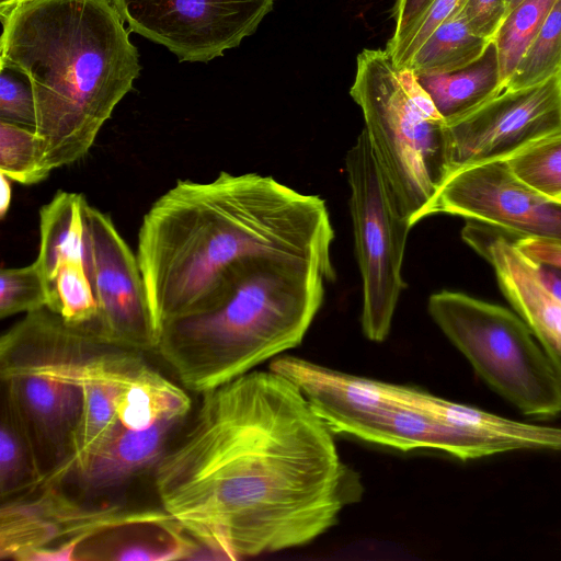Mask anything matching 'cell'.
<instances>
[{
	"mask_svg": "<svg viewBox=\"0 0 561 561\" xmlns=\"http://www.w3.org/2000/svg\"><path fill=\"white\" fill-rule=\"evenodd\" d=\"M199 396L152 473L161 508L213 558L305 546L362 499L333 432L286 377L253 369Z\"/></svg>",
	"mask_w": 561,
	"mask_h": 561,
	"instance_id": "cell-1",
	"label": "cell"
},
{
	"mask_svg": "<svg viewBox=\"0 0 561 561\" xmlns=\"http://www.w3.org/2000/svg\"><path fill=\"white\" fill-rule=\"evenodd\" d=\"M334 229L324 199L270 175L220 172L179 180L145 214L137 260L157 333L206 309L255 259L298 260L335 278Z\"/></svg>",
	"mask_w": 561,
	"mask_h": 561,
	"instance_id": "cell-2",
	"label": "cell"
},
{
	"mask_svg": "<svg viewBox=\"0 0 561 561\" xmlns=\"http://www.w3.org/2000/svg\"><path fill=\"white\" fill-rule=\"evenodd\" d=\"M0 14V62L30 77L49 174L87 156L133 89L139 55L112 0H21Z\"/></svg>",
	"mask_w": 561,
	"mask_h": 561,
	"instance_id": "cell-3",
	"label": "cell"
},
{
	"mask_svg": "<svg viewBox=\"0 0 561 561\" xmlns=\"http://www.w3.org/2000/svg\"><path fill=\"white\" fill-rule=\"evenodd\" d=\"M325 282L309 262L249 261L206 309L165 323L154 352L183 388L201 394L297 347L323 304Z\"/></svg>",
	"mask_w": 561,
	"mask_h": 561,
	"instance_id": "cell-4",
	"label": "cell"
},
{
	"mask_svg": "<svg viewBox=\"0 0 561 561\" xmlns=\"http://www.w3.org/2000/svg\"><path fill=\"white\" fill-rule=\"evenodd\" d=\"M99 336L44 308L0 339V380L36 453L44 483H61L83 407L82 376Z\"/></svg>",
	"mask_w": 561,
	"mask_h": 561,
	"instance_id": "cell-5",
	"label": "cell"
},
{
	"mask_svg": "<svg viewBox=\"0 0 561 561\" xmlns=\"http://www.w3.org/2000/svg\"><path fill=\"white\" fill-rule=\"evenodd\" d=\"M351 96L377 164L410 226L445 179L444 119L416 76L387 50L364 49Z\"/></svg>",
	"mask_w": 561,
	"mask_h": 561,
	"instance_id": "cell-6",
	"label": "cell"
},
{
	"mask_svg": "<svg viewBox=\"0 0 561 561\" xmlns=\"http://www.w3.org/2000/svg\"><path fill=\"white\" fill-rule=\"evenodd\" d=\"M427 311L476 374L523 414H561V374L515 311L467 294L440 290Z\"/></svg>",
	"mask_w": 561,
	"mask_h": 561,
	"instance_id": "cell-7",
	"label": "cell"
},
{
	"mask_svg": "<svg viewBox=\"0 0 561 561\" xmlns=\"http://www.w3.org/2000/svg\"><path fill=\"white\" fill-rule=\"evenodd\" d=\"M355 255L362 279L360 325L371 342L390 333L407 288L402 276L410 222L387 184L365 130L345 156Z\"/></svg>",
	"mask_w": 561,
	"mask_h": 561,
	"instance_id": "cell-8",
	"label": "cell"
},
{
	"mask_svg": "<svg viewBox=\"0 0 561 561\" xmlns=\"http://www.w3.org/2000/svg\"><path fill=\"white\" fill-rule=\"evenodd\" d=\"M174 520L161 508L88 504L44 483L34 492L1 501L0 557L28 561L37 551L66 548L77 553L89 539L130 526L169 527Z\"/></svg>",
	"mask_w": 561,
	"mask_h": 561,
	"instance_id": "cell-9",
	"label": "cell"
},
{
	"mask_svg": "<svg viewBox=\"0 0 561 561\" xmlns=\"http://www.w3.org/2000/svg\"><path fill=\"white\" fill-rule=\"evenodd\" d=\"M558 133L561 73L528 88L504 89L476 110L444 122V181L463 168L507 160Z\"/></svg>",
	"mask_w": 561,
	"mask_h": 561,
	"instance_id": "cell-10",
	"label": "cell"
},
{
	"mask_svg": "<svg viewBox=\"0 0 561 561\" xmlns=\"http://www.w3.org/2000/svg\"><path fill=\"white\" fill-rule=\"evenodd\" d=\"M435 214L480 222L514 239L561 244V201L522 182L505 160L450 174L417 213L413 225Z\"/></svg>",
	"mask_w": 561,
	"mask_h": 561,
	"instance_id": "cell-11",
	"label": "cell"
},
{
	"mask_svg": "<svg viewBox=\"0 0 561 561\" xmlns=\"http://www.w3.org/2000/svg\"><path fill=\"white\" fill-rule=\"evenodd\" d=\"M130 30L184 61H208L253 34L273 0H112Z\"/></svg>",
	"mask_w": 561,
	"mask_h": 561,
	"instance_id": "cell-12",
	"label": "cell"
},
{
	"mask_svg": "<svg viewBox=\"0 0 561 561\" xmlns=\"http://www.w3.org/2000/svg\"><path fill=\"white\" fill-rule=\"evenodd\" d=\"M84 221V264L98 302L93 332L116 345L154 352L157 333L137 255L112 218L89 203Z\"/></svg>",
	"mask_w": 561,
	"mask_h": 561,
	"instance_id": "cell-13",
	"label": "cell"
},
{
	"mask_svg": "<svg viewBox=\"0 0 561 561\" xmlns=\"http://www.w3.org/2000/svg\"><path fill=\"white\" fill-rule=\"evenodd\" d=\"M270 369L291 381L333 433L369 442L396 402L387 382L334 370L293 355L278 356Z\"/></svg>",
	"mask_w": 561,
	"mask_h": 561,
	"instance_id": "cell-14",
	"label": "cell"
},
{
	"mask_svg": "<svg viewBox=\"0 0 561 561\" xmlns=\"http://www.w3.org/2000/svg\"><path fill=\"white\" fill-rule=\"evenodd\" d=\"M461 237L492 265L504 297L560 370L561 301L542 286L535 264L517 249L514 238L489 226L468 220Z\"/></svg>",
	"mask_w": 561,
	"mask_h": 561,
	"instance_id": "cell-15",
	"label": "cell"
},
{
	"mask_svg": "<svg viewBox=\"0 0 561 561\" xmlns=\"http://www.w3.org/2000/svg\"><path fill=\"white\" fill-rule=\"evenodd\" d=\"M186 419H165L145 430L122 425L71 477L87 493L98 494L121 488L148 470L153 471Z\"/></svg>",
	"mask_w": 561,
	"mask_h": 561,
	"instance_id": "cell-16",
	"label": "cell"
},
{
	"mask_svg": "<svg viewBox=\"0 0 561 561\" xmlns=\"http://www.w3.org/2000/svg\"><path fill=\"white\" fill-rule=\"evenodd\" d=\"M387 390L394 402L417 408L437 421L463 433L506 443L514 450L561 453V427L503 417L408 386L387 382Z\"/></svg>",
	"mask_w": 561,
	"mask_h": 561,
	"instance_id": "cell-17",
	"label": "cell"
},
{
	"mask_svg": "<svg viewBox=\"0 0 561 561\" xmlns=\"http://www.w3.org/2000/svg\"><path fill=\"white\" fill-rule=\"evenodd\" d=\"M369 443L402 451L436 449L462 461L514 450L506 443L463 433L417 408L397 402L376 425Z\"/></svg>",
	"mask_w": 561,
	"mask_h": 561,
	"instance_id": "cell-18",
	"label": "cell"
},
{
	"mask_svg": "<svg viewBox=\"0 0 561 561\" xmlns=\"http://www.w3.org/2000/svg\"><path fill=\"white\" fill-rule=\"evenodd\" d=\"M416 78L444 122L476 110L505 89L493 42L478 60L463 69Z\"/></svg>",
	"mask_w": 561,
	"mask_h": 561,
	"instance_id": "cell-19",
	"label": "cell"
},
{
	"mask_svg": "<svg viewBox=\"0 0 561 561\" xmlns=\"http://www.w3.org/2000/svg\"><path fill=\"white\" fill-rule=\"evenodd\" d=\"M186 391L146 362L122 388L117 416L131 430H145L165 419H186L192 412Z\"/></svg>",
	"mask_w": 561,
	"mask_h": 561,
	"instance_id": "cell-20",
	"label": "cell"
},
{
	"mask_svg": "<svg viewBox=\"0 0 561 561\" xmlns=\"http://www.w3.org/2000/svg\"><path fill=\"white\" fill-rule=\"evenodd\" d=\"M80 193L59 191L39 210V248L35 262L46 283L59 266L72 260L84 261L85 207Z\"/></svg>",
	"mask_w": 561,
	"mask_h": 561,
	"instance_id": "cell-21",
	"label": "cell"
},
{
	"mask_svg": "<svg viewBox=\"0 0 561 561\" xmlns=\"http://www.w3.org/2000/svg\"><path fill=\"white\" fill-rule=\"evenodd\" d=\"M45 482L30 436L10 400L2 394L0 425V500L30 494Z\"/></svg>",
	"mask_w": 561,
	"mask_h": 561,
	"instance_id": "cell-22",
	"label": "cell"
},
{
	"mask_svg": "<svg viewBox=\"0 0 561 561\" xmlns=\"http://www.w3.org/2000/svg\"><path fill=\"white\" fill-rule=\"evenodd\" d=\"M490 43L473 33L463 16L457 13L427 37L407 69L416 76L458 71L478 60Z\"/></svg>",
	"mask_w": 561,
	"mask_h": 561,
	"instance_id": "cell-23",
	"label": "cell"
},
{
	"mask_svg": "<svg viewBox=\"0 0 561 561\" xmlns=\"http://www.w3.org/2000/svg\"><path fill=\"white\" fill-rule=\"evenodd\" d=\"M48 309L67 323L93 329L98 317V302L83 260L62 263L47 283Z\"/></svg>",
	"mask_w": 561,
	"mask_h": 561,
	"instance_id": "cell-24",
	"label": "cell"
},
{
	"mask_svg": "<svg viewBox=\"0 0 561 561\" xmlns=\"http://www.w3.org/2000/svg\"><path fill=\"white\" fill-rule=\"evenodd\" d=\"M557 0H523L508 11L493 43L506 85Z\"/></svg>",
	"mask_w": 561,
	"mask_h": 561,
	"instance_id": "cell-25",
	"label": "cell"
},
{
	"mask_svg": "<svg viewBox=\"0 0 561 561\" xmlns=\"http://www.w3.org/2000/svg\"><path fill=\"white\" fill-rule=\"evenodd\" d=\"M561 73V0H557L541 28L510 77L505 89L539 84Z\"/></svg>",
	"mask_w": 561,
	"mask_h": 561,
	"instance_id": "cell-26",
	"label": "cell"
},
{
	"mask_svg": "<svg viewBox=\"0 0 561 561\" xmlns=\"http://www.w3.org/2000/svg\"><path fill=\"white\" fill-rule=\"evenodd\" d=\"M0 173L23 185L38 183L49 175L43 167L41 141L33 128L0 121Z\"/></svg>",
	"mask_w": 561,
	"mask_h": 561,
	"instance_id": "cell-27",
	"label": "cell"
},
{
	"mask_svg": "<svg viewBox=\"0 0 561 561\" xmlns=\"http://www.w3.org/2000/svg\"><path fill=\"white\" fill-rule=\"evenodd\" d=\"M505 161L522 182L561 201V133L534 144Z\"/></svg>",
	"mask_w": 561,
	"mask_h": 561,
	"instance_id": "cell-28",
	"label": "cell"
},
{
	"mask_svg": "<svg viewBox=\"0 0 561 561\" xmlns=\"http://www.w3.org/2000/svg\"><path fill=\"white\" fill-rule=\"evenodd\" d=\"M49 293L46 279L34 261L22 267L0 271V318L31 313L47 308Z\"/></svg>",
	"mask_w": 561,
	"mask_h": 561,
	"instance_id": "cell-29",
	"label": "cell"
},
{
	"mask_svg": "<svg viewBox=\"0 0 561 561\" xmlns=\"http://www.w3.org/2000/svg\"><path fill=\"white\" fill-rule=\"evenodd\" d=\"M0 121L35 128V99L30 77L20 68L0 62Z\"/></svg>",
	"mask_w": 561,
	"mask_h": 561,
	"instance_id": "cell-30",
	"label": "cell"
},
{
	"mask_svg": "<svg viewBox=\"0 0 561 561\" xmlns=\"http://www.w3.org/2000/svg\"><path fill=\"white\" fill-rule=\"evenodd\" d=\"M466 0H434L404 37L393 47L386 48L393 67L408 68L412 57L427 37L445 21L459 13Z\"/></svg>",
	"mask_w": 561,
	"mask_h": 561,
	"instance_id": "cell-31",
	"label": "cell"
},
{
	"mask_svg": "<svg viewBox=\"0 0 561 561\" xmlns=\"http://www.w3.org/2000/svg\"><path fill=\"white\" fill-rule=\"evenodd\" d=\"M508 12V0H466L459 13L470 30L493 41Z\"/></svg>",
	"mask_w": 561,
	"mask_h": 561,
	"instance_id": "cell-32",
	"label": "cell"
},
{
	"mask_svg": "<svg viewBox=\"0 0 561 561\" xmlns=\"http://www.w3.org/2000/svg\"><path fill=\"white\" fill-rule=\"evenodd\" d=\"M434 0H396L393 8L394 32L387 48L397 45Z\"/></svg>",
	"mask_w": 561,
	"mask_h": 561,
	"instance_id": "cell-33",
	"label": "cell"
},
{
	"mask_svg": "<svg viewBox=\"0 0 561 561\" xmlns=\"http://www.w3.org/2000/svg\"><path fill=\"white\" fill-rule=\"evenodd\" d=\"M517 249L531 262L561 270V244L535 239H514Z\"/></svg>",
	"mask_w": 561,
	"mask_h": 561,
	"instance_id": "cell-34",
	"label": "cell"
},
{
	"mask_svg": "<svg viewBox=\"0 0 561 561\" xmlns=\"http://www.w3.org/2000/svg\"><path fill=\"white\" fill-rule=\"evenodd\" d=\"M534 264L542 286L561 301V270L548 265Z\"/></svg>",
	"mask_w": 561,
	"mask_h": 561,
	"instance_id": "cell-35",
	"label": "cell"
},
{
	"mask_svg": "<svg viewBox=\"0 0 561 561\" xmlns=\"http://www.w3.org/2000/svg\"><path fill=\"white\" fill-rule=\"evenodd\" d=\"M1 174V185H0V216L3 218L7 214V211L10 208L11 204V185H10V179Z\"/></svg>",
	"mask_w": 561,
	"mask_h": 561,
	"instance_id": "cell-36",
	"label": "cell"
},
{
	"mask_svg": "<svg viewBox=\"0 0 561 561\" xmlns=\"http://www.w3.org/2000/svg\"><path fill=\"white\" fill-rule=\"evenodd\" d=\"M523 0H508V11L515 8ZM508 13V12H507Z\"/></svg>",
	"mask_w": 561,
	"mask_h": 561,
	"instance_id": "cell-37",
	"label": "cell"
},
{
	"mask_svg": "<svg viewBox=\"0 0 561 561\" xmlns=\"http://www.w3.org/2000/svg\"><path fill=\"white\" fill-rule=\"evenodd\" d=\"M19 1H21V0H16V3H18Z\"/></svg>",
	"mask_w": 561,
	"mask_h": 561,
	"instance_id": "cell-38",
	"label": "cell"
}]
</instances>
